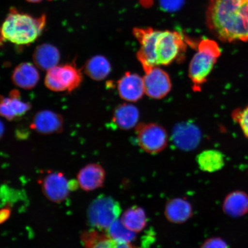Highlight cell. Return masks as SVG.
Returning <instances> with one entry per match:
<instances>
[{
    "label": "cell",
    "mask_w": 248,
    "mask_h": 248,
    "mask_svg": "<svg viewBox=\"0 0 248 248\" xmlns=\"http://www.w3.org/2000/svg\"><path fill=\"white\" fill-rule=\"evenodd\" d=\"M142 78L145 93L152 98L162 99L171 89V81L169 74L159 66L153 67L145 72Z\"/></svg>",
    "instance_id": "8"
},
{
    "label": "cell",
    "mask_w": 248,
    "mask_h": 248,
    "mask_svg": "<svg viewBox=\"0 0 248 248\" xmlns=\"http://www.w3.org/2000/svg\"><path fill=\"white\" fill-rule=\"evenodd\" d=\"M223 210L229 216L239 217L248 212V195L241 191H235L226 197Z\"/></svg>",
    "instance_id": "20"
},
{
    "label": "cell",
    "mask_w": 248,
    "mask_h": 248,
    "mask_svg": "<svg viewBox=\"0 0 248 248\" xmlns=\"http://www.w3.org/2000/svg\"><path fill=\"white\" fill-rule=\"evenodd\" d=\"M136 135L139 146L149 154L159 153L168 144V133L157 124H140L136 128Z\"/></svg>",
    "instance_id": "7"
},
{
    "label": "cell",
    "mask_w": 248,
    "mask_h": 248,
    "mask_svg": "<svg viewBox=\"0 0 248 248\" xmlns=\"http://www.w3.org/2000/svg\"><path fill=\"white\" fill-rule=\"evenodd\" d=\"M221 54V48L215 40L203 39L198 43L197 52L188 68V76L194 91H201Z\"/></svg>",
    "instance_id": "4"
},
{
    "label": "cell",
    "mask_w": 248,
    "mask_h": 248,
    "mask_svg": "<svg viewBox=\"0 0 248 248\" xmlns=\"http://www.w3.org/2000/svg\"><path fill=\"white\" fill-rule=\"evenodd\" d=\"M120 219L126 228L136 233L144 230L147 224V217L145 210L138 206L127 209L123 213Z\"/></svg>",
    "instance_id": "22"
},
{
    "label": "cell",
    "mask_w": 248,
    "mask_h": 248,
    "mask_svg": "<svg viewBox=\"0 0 248 248\" xmlns=\"http://www.w3.org/2000/svg\"><path fill=\"white\" fill-rule=\"evenodd\" d=\"M201 248H228V246L222 238L212 237L204 241Z\"/></svg>",
    "instance_id": "27"
},
{
    "label": "cell",
    "mask_w": 248,
    "mask_h": 248,
    "mask_svg": "<svg viewBox=\"0 0 248 248\" xmlns=\"http://www.w3.org/2000/svg\"><path fill=\"white\" fill-rule=\"evenodd\" d=\"M122 207L119 202L108 196L99 197L93 202L88 210V219L94 227L100 231H107L110 225L119 219Z\"/></svg>",
    "instance_id": "6"
},
{
    "label": "cell",
    "mask_w": 248,
    "mask_h": 248,
    "mask_svg": "<svg viewBox=\"0 0 248 248\" xmlns=\"http://www.w3.org/2000/svg\"><path fill=\"white\" fill-rule=\"evenodd\" d=\"M60 59L59 49L48 43H44L37 46L33 54V61L36 66L46 71L58 66Z\"/></svg>",
    "instance_id": "18"
},
{
    "label": "cell",
    "mask_w": 248,
    "mask_h": 248,
    "mask_svg": "<svg viewBox=\"0 0 248 248\" xmlns=\"http://www.w3.org/2000/svg\"><path fill=\"white\" fill-rule=\"evenodd\" d=\"M83 80L81 71L74 63L55 66L47 71L45 78V85L50 91L55 92H71L81 84Z\"/></svg>",
    "instance_id": "5"
},
{
    "label": "cell",
    "mask_w": 248,
    "mask_h": 248,
    "mask_svg": "<svg viewBox=\"0 0 248 248\" xmlns=\"http://www.w3.org/2000/svg\"><path fill=\"white\" fill-rule=\"evenodd\" d=\"M26 1L32 3H37L41 2L43 0H26Z\"/></svg>",
    "instance_id": "29"
},
{
    "label": "cell",
    "mask_w": 248,
    "mask_h": 248,
    "mask_svg": "<svg viewBox=\"0 0 248 248\" xmlns=\"http://www.w3.org/2000/svg\"><path fill=\"white\" fill-rule=\"evenodd\" d=\"M117 89L124 100L138 101L145 93L143 78L137 74L127 72L118 81Z\"/></svg>",
    "instance_id": "13"
},
{
    "label": "cell",
    "mask_w": 248,
    "mask_h": 248,
    "mask_svg": "<svg viewBox=\"0 0 248 248\" xmlns=\"http://www.w3.org/2000/svg\"><path fill=\"white\" fill-rule=\"evenodd\" d=\"M46 16L35 17L11 8L0 26V45L9 42L17 46L32 44L42 35Z\"/></svg>",
    "instance_id": "3"
},
{
    "label": "cell",
    "mask_w": 248,
    "mask_h": 248,
    "mask_svg": "<svg viewBox=\"0 0 248 248\" xmlns=\"http://www.w3.org/2000/svg\"><path fill=\"white\" fill-rule=\"evenodd\" d=\"M64 120L60 114L50 110H42L33 117L31 128L43 135L60 133L63 129Z\"/></svg>",
    "instance_id": "12"
},
{
    "label": "cell",
    "mask_w": 248,
    "mask_h": 248,
    "mask_svg": "<svg viewBox=\"0 0 248 248\" xmlns=\"http://www.w3.org/2000/svg\"><path fill=\"white\" fill-rule=\"evenodd\" d=\"M133 33L140 45L137 58L144 72L181 60L187 48V40L178 31L135 28Z\"/></svg>",
    "instance_id": "1"
},
{
    "label": "cell",
    "mask_w": 248,
    "mask_h": 248,
    "mask_svg": "<svg viewBox=\"0 0 248 248\" xmlns=\"http://www.w3.org/2000/svg\"><path fill=\"white\" fill-rule=\"evenodd\" d=\"M171 138L173 143L180 150L191 151L199 145L202 133L194 123L184 122L175 126L172 130Z\"/></svg>",
    "instance_id": "9"
},
{
    "label": "cell",
    "mask_w": 248,
    "mask_h": 248,
    "mask_svg": "<svg viewBox=\"0 0 248 248\" xmlns=\"http://www.w3.org/2000/svg\"><path fill=\"white\" fill-rule=\"evenodd\" d=\"M31 108L29 102L24 101L19 92L13 90L8 97L0 95V116L9 121L22 117Z\"/></svg>",
    "instance_id": "11"
},
{
    "label": "cell",
    "mask_w": 248,
    "mask_h": 248,
    "mask_svg": "<svg viewBox=\"0 0 248 248\" xmlns=\"http://www.w3.org/2000/svg\"><path fill=\"white\" fill-rule=\"evenodd\" d=\"M106 176L105 170L100 164H88L80 170L78 175V184L83 190L93 191L103 186Z\"/></svg>",
    "instance_id": "14"
},
{
    "label": "cell",
    "mask_w": 248,
    "mask_h": 248,
    "mask_svg": "<svg viewBox=\"0 0 248 248\" xmlns=\"http://www.w3.org/2000/svg\"><path fill=\"white\" fill-rule=\"evenodd\" d=\"M164 215L167 219L173 224H184L193 217V206L185 198H173L167 202Z\"/></svg>",
    "instance_id": "15"
},
{
    "label": "cell",
    "mask_w": 248,
    "mask_h": 248,
    "mask_svg": "<svg viewBox=\"0 0 248 248\" xmlns=\"http://www.w3.org/2000/svg\"><path fill=\"white\" fill-rule=\"evenodd\" d=\"M161 7L167 12L179 10L184 5V0H159Z\"/></svg>",
    "instance_id": "26"
},
{
    "label": "cell",
    "mask_w": 248,
    "mask_h": 248,
    "mask_svg": "<svg viewBox=\"0 0 248 248\" xmlns=\"http://www.w3.org/2000/svg\"><path fill=\"white\" fill-rule=\"evenodd\" d=\"M39 73L36 67L30 63H23L16 67L12 75V82L18 88L30 90L38 84Z\"/></svg>",
    "instance_id": "17"
},
{
    "label": "cell",
    "mask_w": 248,
    "mask_h": 248,
    "mask_svg": "<svg viewBox=\"0 0 248 248\" xmlns=\"http://www.w3.org/2000/svg\"><path fill=\"white\" fill-rule=\"evenodd\" d=\"M232 116L235 122L239 124L244 135L248 139V106L234 110Z\"/></svg>",
    "instance_id": "25"
},
{
    "label": "cell",
    "mask_w": 248,
    "mask_h": 248,
    "mask_svg": "<svg viewBox=\"0 0 248 248\" xmlns=\"http://www.w3.org/2000/svg\"><path fill=\"white\" fill-rule=\"evenodd\" d=\"M5 132V126L4 124L2 123L1 120H0V139L2 138L3 135L4 134Z\"/></svg>",
    "instance_id": "28"
},
{
    "label": "cell",
    "mask_w": 248,
    "mask_h": 248,
    "mask_svg": "<svg viewBox=\"0 0 248 248\" xmlns=\"http://www.w3.org/2000/svg\"><path fill=\"white\" fill-rule=\"evenodd\" d=\"M139 117V111L134 105L123 104L114 110L113 121L118 128L129 130L137 125Z\"/></svg>",
    "instance_id": "19"
},
{
    "label": "cell",
    "mask_w": 248,
    "mask_h": 248,
    "mask_svg": "<svg viewBox=\"0 0 248 248\" xmlns=\"http://www.w3.org/2000/svg\"><path fill=\"white\" fill-rule=\"evenodd\" d=\"M84 71L91 78L100 81L106 78L110 74L111 64L104 56L95 55L87 61Z\"/></svg>",
    "instance_id": "23"
},
{
    "label": "cell",
    "mask_w": 248,
    "mask_h": 248,
    "mask_svg": "<svg viewBox=\"0 0 248 248\" xmlns=\"http://www.w3.org/2000/svg\"><path fill=\"white\" fill-rule=\"evenodd\" d=\"M46 198L54 202H61L69 196L71 184L61 172L48 173L42 182Z\"/></svg>",
    "instance_id": "10"
},
{
    "label": "cell",
    "mask_w": 248,
    "mask_h": 248,
    "mask_svg": "<svg viewBox=\"0 0 248 248\" xmlns=\"http://www.w3.org/2000/svg\"><path fill=\"white\" fill-rule=\"evenodd\" d=\"M82 239L85 248H135L132 243L116 240L107 233L96 231L84 232Z\"/></svg>",
    "instance_id": "16"
},
{
    "label": "cell",
    "mask_w": 248,
    "mask_h": 248,
    "mask_svg": "<svg viewBox=\"0 0 248 248\" xmlns=\"http://www.w3.org/2000/svg\"><path fill=\"white\" fill-rule=\"evenodd\" d=\"M107 232V234L114 239L125 243H132L136 238V232L126 228L120 219L114 222Z\"/></svg>",
    "instance_id": "24"
},
{
    "label": "cell",
    "mask_w": 248,
    "mask_h": 248,
    "mask_svg": "<svg viewBox=\"0 0 248 248\" xmlns=\"http://www.w3.org/2000/svg\"><path fill=\"white\" fill-rule=\"evenodd\" d=\"M206 24L223 42L248 40V0H209Z\"/></svg>",
    "instance_id": "2"
},
{
    "label": "cell",
    "mask_w": 248,
    "mask_h": 248,
    "mask_svg": "<svg viewBox=\"0 0 248 248\" xmlns=\"http://www.w3.org/2000/svg\"><path fill=\"white\" fill-rule=\"evenodd\" d=\"M198 165L204 172L218 171L225 166L224 155L218 150H207L202 152L197 157Z\"/></svg>",
    "instance_id": "21"
}]
</instances>
